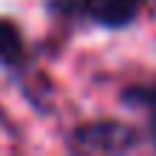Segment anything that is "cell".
<instances>
[{"instance_id": "obj_1", "label": "cell", "mask_w": 156, "mask_h": 156, "mask_svg": "<svg viewBox=\"0 0 156 156\" xmlns=\"http://www.w3.org/2000/svg\"><path fill=\"white\" fill-rule=\"evenodd\" d=\"M75 142L81 147H90V151H104V153H119L133 147L136 133L133 127L122 122H95V124H84V127L75 130Z\"/></svg>"}, {"instance_id": "obj_2", "label": "cell", "mask_w": 156, "mask_h": 156, "mask_svg": "<svg viewBox=\"0 0 156 156\" xmlns=\"http://www.w3.org/2000/svg\"><path fill=\"white\" fill-rule=\"evenodd\" d=\"M145 0H81V9L90 20L101 26H127Z\"/></svg>"}, {"instance_id": "obj_3", "label": "cell", "mask_w": 156, "mask_h": 156, "mask_svg": "<svg viewBox=\"0 0 156 156\" xmlns=\"http://www.w3.org/2000/svg\"><path fill=\"white\" fill-rule=\"evenodd\" d=\"M23 61V38L12 20H0V64L17 67Z\"/></svg>"}, {"instance_id": "obj_4", "label": "cell", "mask_w": 156, "mask_h": 156, "mask_svg": "<svg viewBox=\"0 0 156 156\" xmlns=\"http://www.w3.org/2000/svg\"><path fill=\"white\" fill-rule=\"evenodd\" d=\"M124 101L147 110V124H151V136H153V145H156V90L153 87H133L124 93Z\"/></svg>"}]
</instances>
